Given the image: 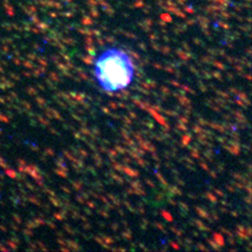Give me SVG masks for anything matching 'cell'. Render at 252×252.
<instances>
[{
	"label": "cell",
	"mask_w": 252,
	"mask_h": 252,
	"mask_svg": "<svg viewBox=\"0 0 252 252\" xmlns=\"http://www.w3.org/2000/svg\"><path fill=\"white\" fill-rule=\"evenodd\" d=\"M94 76L101 90L107 93L120 92L132 83L135 65L125 51L108 46L94 59Z\"/></svg>",
	"instance_id": "1"
}]
</instances>
